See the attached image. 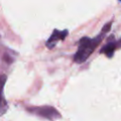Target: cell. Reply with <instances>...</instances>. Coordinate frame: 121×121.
Segmentation results:
<instances>
[{
  "instance_id": "cell-1",
  "label": "cell",
  "mask_w": 121,
  "mask_h": 121,
  "mask_svg": "<svg viewBox=\"0 0 121 121\" xmlns=\"http://www.w3.org/2000/svg\"><path fill=\"white\" fill-rule=\"evenodd\" d=\"M112 21L108 22L102 27L100 33L96 37H95L93 39H91L89 37H82L78 41V48L74 56V61L76 63H83L85 60H87V59L93 54L95 49L101 43V41L103 40L105 35L110 31V29L112 27Z\"/></svg>"
},
{
  "instance_id": "cell-2",
  "label": "cell",
  "mask_w": 121,
  "mask_h": 121,
  "mask_svg": "<svg viewBox=\"0 0 121 121\" xmlns=\"http://www.w3.org/2000/svg\"><path fill=\"white\" fill-rule=\"evenodd\" d=\"M28 111L35 112L36 114L45 117L47 119H56L60 117V113L53 108V107H48V106H43V107H38V108H32L29 109Z\"/></svg>"
},
{
  "instance_id": "cell-3",
  "label": "cell",
  "mask_w": 121,
  "mask_h": 121,
  "mask_svg": "<svg viewBox=\"0 0 121 121\" xmlns=\"http://www.w3.org/2000/svg\"><path fill=\"white\" fill-rule=\"evenodd\" d=\"M68 35V30L64 29V30H59V29H54L53 33L51 34V36L49 37V39L46 41L45 45L47 48L52 49L59 41H63L65 39V37Z\"/></svg>"
},
{
  "instance_id": "cell-4",
  "label": "cell",
  "mask_w": 121,
  "mask_h": 121,
  "mask_svg": "<svg viewBox=\"0 0 121 121\" xmlns=\"http://www.w3.org/2000/svg\"><path fill=\"white\" fill-rule=\"evenodd\" d=\"M111 40H109V42L101 48L100 50V53L101 54H104L105 56H107L108 58H112L113 56V53L115 51V49L117 48L116 46V41H114L112 38L113 36H111Z\"/></svg>"
},
{
  "instance_id": "cell-5",
  "label": "cell",
  "mask_w": 121,
  "mask_h": 121,
  "mask_svg": "<svg viewBox=\"0 0 121 121\" xmlns=\"http://www.w3.org/2000/svg\"><path fill=\"white\" fill-rule=\"evenodd\" d=\"M7 80V76L6 75H1L0 76V108L4 102V98H3V89H4V85L6 83Z\"/></svg>"
},
{
  "instance_id": "cell-6",
  "label": "cell",
  "mask_w": 121,
  "mask_h": 121,
  "mask_svg": "<svg viewBox=\"0 0 121 121\" xmlns=\"http://www.w3.org/2000/svg\"><path fill=\"white\" fill-rule=\"evenodd\" d=\"M116 46H117V48H121V38L116 41Z\"/></svg>"
},
{
  "instance_id": "cell-7",
  "label": "cell",
  "mask_w": 121,
  "mask_h": 121,
  "mask_svg": "<svg viewBox=\"0 0 121 121\" xmlns=\"http://www.w3.org/2000/svg\"><path fill=\"white\" fill-rule=\"evenodd\" d=\"M119 2H121V0H119Z\"/></svg>"
}]
</instances>
